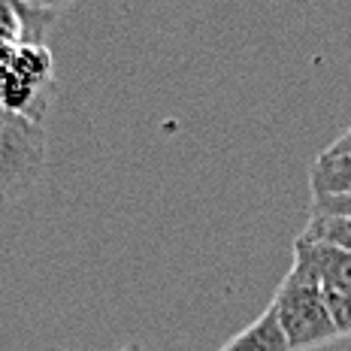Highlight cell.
<instances>
[{"instance_id":"obj_1","label":"cell","mask_w":351,"mask_h":351,"mask_svg":"<svg viewBox=\"0 0 351 351\" xmlns=\"http://www.w3.org/2000/svg\"><path fill=\"white\" fill-rule=\"evenodd\" d=\"M269 309L279 318L291 351H312L339 339L324 303V288L309 263L300 258H294V267L282 279Z\"/></svg>"},{"instance_id":"obj_2","label":"cell","mask_w":351,"mask_h":351,"mask_svg":"<svg viewBox=\"0 0 351 351\" xmlns=\"http://www.w3.org/2000/svg\"><path fill=\"white\" fill-rule=\"evenodd\" d=\"M46 128L0 106V206L31 191L46 173Z\"/></svg>"},{"instance_id":"obj_3","label":"cell","mask_w":351,"mask_h":351,"mask_svg":"<svg viewBox=\"0 0 351 351\" xmlns=\"http://www.w3.org/2000/svg\"><path fill=\"white\" fill-rule=\"evenodd\" d=\"M294 258L309 263L312 273L318 276L321 288L348 291L351 294V252H342V248H336V245H321V243L297 239Z\"/></svg>"},{"instance_id":"obj_4","label":"cell","mask_w":351,"mask_h":351,"mask_svg":"<svg viewBox=\"0 0 351 351\" xmlns=\"http://www.w3.org/2000/svg\"><path fill=\"white\" fill-rule=\"evenodd\" d=\"M309 188L312 197L351 194V152H321L309 170Z\"/></svg>"},{"instance_id":"obj_5","label":"cell","mask_w":351,"mask_h":351,"mask_svg":"<svg viewBox=\"0 0 351 351\" xmlns=\"http://www.w3.org/2000/svg\"><path fill=\"white\" fill-rule=\"evenodd\" d=\"M218 351H291V346L279 327V318L267 306V312L261 318H254L243 333H237L228 346Z\"/></svg>"},{"instance_id":"obj_6","label":"cell","mask_w":351,"mask_h":351,"mask_svg":"<svg viewBox=\"0 0 351 351\" xmlns=\"http://www.w3.org/2000/svg\"><path fill=\"white\" fill-rule=\"evenodd\" d=\"M300 239L321 245H336L342 252H351V215H321L309 212V224L303 228Z\"/></svg>"},{"instance_id":"obj_7","label":"cell","mask_w":351,"mask_h":351,"mask_svg":"<svg viewBox=\"0 0 351 351\" xmlns=\"http://www.w3.org/2000/svg\"><path fill=\"white\" fill-rule=\"evenodd\" d=\"M324 303H327V312H330V321L336 327V336H339V339H351V294L348 291L324 288Z\"/></svg>"},{"instance_id":"obj_8","label":"cell","mask_w":351,"mask_h":351,"mask_svg":"<svg viewBox=\"0 0 351 351\" xmlns=\"http://www.w3.org/2000/svg\"><path fill=\"white\" fill-rule=\"evenodd\" d=\"M16 49L19 46H3V43H0V91H3V85L10 82V76H12V58H16Z\"/></svg>"},{"instance_id":"obj_9","label":"cell","mask_w":351,"mask_h":351,"mask_svg":"<svg viewBox=\"0 0 351 351\" xmlns=\"http://www.w3.org/2000/svg\"><path fill=\"white\" fill-rule=\"evenodd\" d=\"M25 6H31V10H43V12H58L64 10V6L76 3V0H21Z\"/></svg>"},{"instance_id":"obj_10","label":"cell","mask_w":351,"mask_h":351,"mask_svg":"<svg viewBox=\"0 0 351 351\" xmlns=\"http://www.w3.org/2000/svg\"><path fill=\"white\" fill-rule=\"evenodd\" d=\"M124 351H143V346H140V342H130V346L124 348Z\"/></svg>"},{"instance_id":"obj_11","label":"cell","mask_w":351,"mask_h":351,"mask_svg":"<svg viewBox=\"0 0 351 351\" xmlns=\"http://www.w3.org/2000/svg\"><path fill=\"white\" fill-rule=\"evenodd\" d=\"M121 351H124V348H121Z\"/></svg>"}]
</instances>
